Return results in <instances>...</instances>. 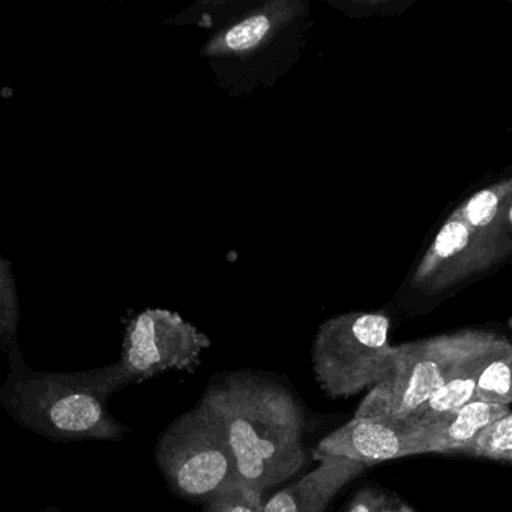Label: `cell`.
<instances>
[{
    "label": "cell",
    "mask_w": 512,
    "mask_h": 512,
    "mask_svg": "<svg viewBox=\"0 0 512 512\" xmlns=\"http://www.w3.org/2000/svg\"><path fill=\"white\" fill-rule=\"evenodd\" d=\"M199 404L226 431L242 482L265 491L283 484L307 461L304 407L286 385L259 373L214 377Z\"/></svg>",
    "instance_id": "6da1fadb"
},
{
    "label": "cell",
    "mask_w": 512,
    "mask_h": 512,
    "mask_svg": "<svg viewBox=\"0 0 512 512\" xmlns=\"http://www.w3.org/2000/svg\"><path fill=\"white\" fill-rule=\"evenodd\" d=\"M11 370L0 401L26 430L56 442H118L130 433L109 410L110 397L131 385L121 362L82 373H35L20 361Z\"/></svg>",
    "instance_id": "7a4b0ae2"
},
{
    "label": "cell",
    "mask_w": 512,
    "mask_h": 512,
    "mask_svg": "<svg viewBox=\"0 0 512 512\" xmlns=\"http://www.w3.org/2000/svg\"><path fill=\"white\" fill-rule=\"evenodd\" d=\"M508 344L490 335L467 334L395 347L382 379L365 395L355 416L407 419L455 376L499 355Z\"/></svg>",
    "instance_id": "3957f363"
},
{
    "label": "cell",
    "mask_w": 512,
    "mask_h": 512,
    "mask_svg": "<svg viewBox=\"0 0 512 512\" xmlns=\"http://www.w3.org/2000/svg\"><path fill=\"white\" fill-rule=\"evenodd\" d=\"M155 458L170 488L190 502L206 503L242 482L226 431L202 404L160 434Z\"/></svg>",
    "instance_id": "277c9868"
},
{
    "label": "cell",
    "mask_w": 512,
    "mask_h": 512,
    "mask_svg": "<svg viewBox=\"0 0 512 512\" xmlns=\"http://www.w3.org/2000/svg\"><path fill=\"white\" fill-rule=\"evenodd\" d=\"M389 320L382 314H361L337 320L320 331L313 350L314 376L331 398H349L370 391L388 364Z\"/></svg>",
    "instance_id": "5b68a950"
},
{
    "label": "cell",
    "mask_w": 512,
    "mask_h": 512,
    "mask_svg": "<svg viewBox=\"0 0 512 512\" xmlns=\"http://www.w3.org/2000/svg\"><path fill=\"white\" fill-rule=\"evenodd\" d=\"M208 338L179 317L148 311L131 322L121 365L131 383L145 382L166 371H194Z\"/></svg>",
    "instance_id": "8992f818"
},
{
    "label": "cell",
    "mask_w": 512,
    "mask_h": 512,
    "mask_svg": "<svg viewBox=\"0 0 512 512\" xmlns=\"http://www.w3.org/2000/svg\"><path fill=\"white\" fill-rule=\"evenodd\" d=\"M427 454L419 425L409 419L353 416L317 445L313 457H343L374 464L409 455Z\"/></svg>",
    "instance_id": "52a82bcc"
},
{
    "label": "cell",
    "mask_w": 512,
    "mask_h": 512,
    "mask_svg": "<svg viewBox=\"0 0 512 512\" xmlns=\"http://www.w3.org/2000/svg\"><path fill=\"white\" fill-rule=\"evenodd\" d=\"M319 467L275 493L263 512H323L335 496L365 470L343 457L320 458Z\"/></svg>",
    "instance_id": "ba28073f"
},
{
    "label": "cell",
    "mask_w": 512,
    "mask_h": 512,
    "mask_svg": "<svg viewBox=\"0 0 512 512\" xmlns=\"http://www.w3.org/2000/svg\"><path fill=\"white\" fill-rule=\"evenodd\" d=\"M509 412V406L475 400L454 412L419 425L427 454L430 452H461L485 428Z\"/></svg>",
    "instance_id": "9c48e42d"
},
{
    "label": "cell",
    "mask_w": 512,
    "mask_h": 512,
    "mask_svg": "<svg viewBox=\"0 0 512 512\" xmlns=\"http://www.w3.org/2000/svg\"><path fill=\"white\" fill-rule=\"evenodd\" d=\"M491 359H484V361L472 365V367L464 370L463 373L455 376L451 382L446 383L439 391L434 392L407 419L415 422V424H424V422L433 421V419L439 418V416L454 412V410L475 401L479 377H481L484 368L490 364Z\"/></svg>",
    "instance_id": "30bf717a"
},
{
    "label": "cell",
    "mask_w": 512,
    "mask_h": 512,
    "mask_svg": "<svg viewBox=\"0 0 512 512\" xmlns=\"http://www.w3.org/2000/svg\"><path fill=\"white\" fill-rule=\"evenodd\" d=\"M476 400L484 403H512V343L491 359L479 377Z\"/></svg>",
    "instance_id": "8fae6325"
},
{
    "label": "cell",
    "mask_w": 512,
    "mask_h": 512,
    "mask_svg": "<svg viewBox=\"0 0 512 512\" xmlns=\"http://www.w3.org/2000/svg\"><path fill=\"white\" fill-rule=\"evenodd\" d=\"M461 452L473 457L512 464V410L485 428Z\"/></svg>",
    "instance_id": "7c38bea8"
},
{
    "label": "cell",
    "mask_w": 512,
    "mask_h": 512,
    "mask_svg": "<svg viewBox=\"0 0 512 512\" xmlns=\"http://www.w3.org/2000/svg\"><path fill=\"white\" fill-rule=\"evenodd\" d=\"M262 491L238 482L205 503V512H263Z\"/></svg>",
    "instance_id": "4fadbf2b"
},
{
    "label": "cell",
    "mask_w": 512,
    "mask_h": 512,
    "mask_svg": "<svg viewBox=\"0 0 512 512\" xmlns=\"http://www.w3.org/2000/svg\"><path fill=\"white\" fill-rule=\"evenodd\" d=\"M269 29L266 17L256 16L239 23L226 35L227 46L232 50H248L257 46Z\"/></svg>",
    "instance_id": "5bb4252c"
},
{
    "label": "cell",
    "mask_w": 512,
    "mask_h": 512,
    "mask_svg": "<svg viewBox=\"0 0 512 512\" xmlns=\"http://www.w3.org/2000/svg\"><path fill=\"white\" fill-rule=\"evenodd\" d=\"M467 242H469V232H467L466 226L458 221H451L440 230L434 248L440 257H451L463 250Z\"/></svg>",
    "instance_id": "9a60e30c"
},
{
    "label": "cell",
    "mask_w": 512,
    "mask_h": 512,
    "mask_svg": "<svg viewBox=\"0 0 512 512\" xmlns=\"http://www.w3.org/2000/svg\"><path fill=\"white\" fill-rule=\"evenodd\" d=\"M499 199L491 191H482L476 194L466 208V217L469 223L475 227H484L496 217Z\"/></svg>",
    "instance_id": "2e32d148"
},
{
    "label": "cell",
    "mask_w": 512,
    "mask_h": 512,
    "mask_svg": "<svg viewBox=\"0 0 512 512\" xmlns=\"http://www.w3.org/2000/svg\"><path fill=\"white\" fill-rule=\"evenodd\" d=\"M386 503L388 500L380 491L374 490V488H364L353 497L346 512H383Z\"/></svg>",
    "instance_id": "e0dca14e"
},
{
    "label": "cell",
    "mask_w": 512,
    "mask_h": 512,
    "mask_svg": "<svg viewBox=\"0 0 512 512\" xmlns=\"http://www.w3.org/2000/svg\"><path fill=\"white\" fill-rule=\"evenodd\" d=\"M383 512H416L413 511L410 506H407L406 503L401 502H392V503H386L385 509H383Z\"/></svg>",
    "instance_id": "ac0fdd59"
},
{
    "label": "cell",
    "mask_w": 512,
    "mask_h": 512,
    "mask_svg": "<svg viewBox=\"0 0 512 512\" xmlns=\"http://www.w3.org/2000/svg\"><path fill=\"white\" fill-rule=\"evenodd\" d=\"M511 220H512V211H511Z\"/></svg>",
    "instance_id": "d6986e66"
}]
</instances>
